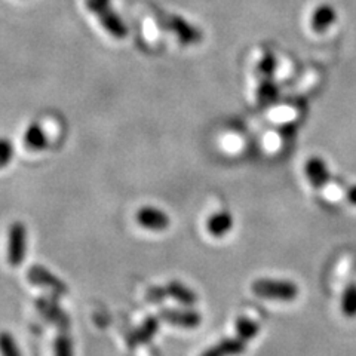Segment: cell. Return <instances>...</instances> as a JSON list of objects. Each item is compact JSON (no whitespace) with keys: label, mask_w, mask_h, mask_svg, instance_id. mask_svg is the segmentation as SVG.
Returning a JSON list of instances; mask_svg holds the SVG:
<instances>
[{"label":"cell","mask_w":356,"mask_h":356,"mask_svg":"<svg viewBox=\"0 0 356 356\" xmlns=\"http://www.w3.org/2000/svg\"><path fill=\"white\" fill-rule=\"evenodd\" d=\"M89 13L95 15L106 31L115 39H125L128 36V26L116 13L111 0H85Z\"/></svg>","instance_id":"cell-1"},{"label":"cell","mask_w":356,"mask_h":356,"mask_svg":"<svg viewBox=\"0 0 356 356\" xmlns=\"http://www.w3.org/2000/svg\"><path fill=\"white\" fill-rule=\"evenodd\" d=\"M251 289L260 298L277 300V302H294L300 293L294 282L280 280H257L252 282Z\"/></svg>","instance_id":"cell-2"},{"label":"cell","mask_w":356,"mask_h":356,"mask_svg":"<svg viewBox=\"0 0 356 356\" xmlns=\"http://www.w3.org/2000/svg\"><path fill=\"white\" fill-rule=\"evenodd\" d=\"M29 233L22 221H14L8 229V250L6 259L9 266L19 267L27 257Z\"/></svg>","instance_id":"cell-3"},{"label":"cell","mask_w":356,"mask_h":356,"mask_svg":"<svg viewBox=\"0 0 356 356\" xmlns=\"http://www.w3.org/2000/svg\"><path fill=\"white\" fill-rule=\"evenodd\" d=\"M27 281L35 286H42L51 289L54 294H67L69 286L58 276H55L49 269L40 264H33L27 270Z\"/></svg>","instance_id":"cell-4"},{"label":"cell","mask_w":356,"mask_h":356,"mask_svg":"<svg viewBox=\"0 0 356 356\" xmlns=\"http://www.w3.org/2000/svg\"><path fill=\"white\" fill-rule=\"evenodd\" d=\"M158 22L162 29L175 33L181 43H196L200 40V33L197 31V29L188 24V22L181 17L171 14H159Z\"/></svg>","instance_id":"cell-5"},{"label":"cell","mask_w":356,"mask_h":356,"mask_svg":"<svg viewBox=\"0 0 356 356\" xmlns=\"http://www.w3.org/2000/svg\"><path fill=\"white\" fill-rule=\"evenodd\" d=\"M159 318L166 324L187 330L197 328L202 322V316L193 309H161Z\"/></svg>","instance_id":"cell-6"},{"label":"cell","mask_w":356,"mask_h":356,"mask_svg":"<svg viewBox=\"0 0 356 356\" xmlns=\"http://www.w3.org/2000/svg\"><path fill=\"white\" fill-rule=\"evenodd\" d=\"M136 220L143 229L152 232H163L171 225L170 216L156 207H141L137 211Z\"/></svg>","instance_id":"cell-7"},{"label":"cell","mask_w":356,"mask_h":356,"mask_svg":"<svg viewBox=\"0 0 356 356\" xmlns=\"http://www.w3.org/2000/svg\"><path fill=\"white\" fill-rule=\"evenodd\" d=\"M36 309L39 314L51 324L57 325L61 331H67L70 327V319L65 312L58 306L55 300L51 298H39L36 302Z\"/></svg>","instance_id":"cell-8"},{"label":"cell","mask_w":356,"mask_h":356,"mask_svg":"<svg viewBox=\"0 0 356 356\" xmlns=\"http://www.w3.org/2000/svg\"><path fill=\"white\" fill-rule=\"evenodd\" d=\"M245 350H247V341L236 336L235 339H222L200 356H239Z\"/></svg>","instance_id":"cell-9"},{"label":"cell","mask_w":356,"mask_h":356,"mask_svg":"<svg viewBox=\"0 0 356 356\" xmlns=\"http://www.w3.org/2000/svg\"><path fill=\"white\" fill-rule=\"evenodd\" d=\"M305 172L310 184L316 188L327 186L330 181L328 166L321 158H310L305 165Z\"/></svg>","instance_id":"cell-10"},{"label":"cell","mask_w":356,"mask_h":356,"mask_svg":"<svg viewBox=\"0 0 356 356\" xmlns=\"http://www.w3.org/2000/svg\"><path fill=\"white\" fill-rule=\"evenodd\" d=\"M158 330H159V318L149 316L137 330H134L131 332L128 344L131 348L140 346V344H146L156 336Z\"/></svg>","instance_id":"cell-11"},{"label":"cell","mask_w":356,"mask_h":356,"mask_svg":"<svg viewBox=\"0 0 356 356\" xmlns=\"http://www.w3.org/2000/svg\"><path fill=\"white\" fill-rule=\"evenodd\" d=\"M207 229L209 235L214 238H222L233 229V217L229 211H220V213L211 216L207 221Z\"/></svg>","instance_id":"cell-12"},{"label":"cell","mask_w":356,"mask_h":356,"mask_svg":"<svg viewBox=\"0 0 356 356\" xmlns=\"http://www.w3.org/2000/svg\"><path fill=\"white\" fill-rule=\"evenodd\" d=\"M165 288L168 297L177 300L178 303L184 306H195L197 303V294L180 281H171L165 285Z\"/></svg>","instance_id":"cell-13"},{"label":"cell","mask_w":356,"mask_h":356,"mask_svg":"<svg viewBox=\"0 0 356 356\" xmlns=\"http://www.w3.org/2000/svg\"><path fill=\"white\" fill-rule=\"evenodd\" d=\"M24 144L29 150L33 152H40L48 147L49 138L47 136V132L42 128L40 124H31L24 134Z\"/></svg>","instance_id":"cell-14"},{"label":"cell","mask_w":356,"mask_h":356,"mask_svg":"<svg viewBox=\"0 0 356 356\" xmlns=\"http://www.w3.org/2000/svg\"><path fill=\"white\" fill-rule=\"evenodd\" d=\"M334 19H336V10L330 6L322 5L315 10L314 17H312V26L318 31H324L332 26Z\"/></svg>","instance_id":"cell-15"},{"label":"cell","mask_w":356,"mask_h":356,"mask_svg":"<svg viewBox=\"0 0 356 356\" xmlns=\"http://www.w3.org/2000/svg\"><path fill=\"white\" fill-rule=\"evenodd\" d=\"M235 327H236V336L241 337L242 340H245L247 343L257 337V334L260 331V327H259L257 322H255L254 319L245 318V316H242L236 321Z\"/></svg>","instance_id":"cell-16"},{"label":"cell","mask_w":356,"mask_h":356,"mask_svg":"<svg viewBox=\"0 0 356 356\" xmlns=\"http://www.w3.org/2000/svg\"><path fill=\"white\" fill-rule=\"evenodd\" d=\"M341 312L344 316L355 318L356 316V284L352 282L344 289L341 297Z\"/></svg>","instance_id":"cell-17"},{"label":"cell","mask_w":356,"mask_h":356,"mask_svg":"<svg viewBox=\"0 0 356 356\" xmlns=\"http://www.w3.org/2000/svg\"><path fill=\"white\" fill-rule=\"evenodd\" d=\"M0 355L2 356H22L14 336L8 331H0Z\"/></svg>","instance_id":"cell-18"},{"label":"cell","mask_w":356,"mask_h":356,"mask_svg":"<svg viewBox=\"0 0 356 356\" xmlns=\"http://www.w3.org/2000/svg\"><path fill=\"white\" fill-rule=\"evenodd\" d=\"M54 355L55 356H73V340L67 334V331H61L54 344Z\"/></svg>","instance_id":"cell-19"},{"label":"cell","mask_w":356,"mask_h":356,"mask_svg":"<svg viewBox=\"0 0 356 356\" xmlns=\"http://www.w3.org/2000/svg\"><path fill=\"white\" fill-rule=\"evenodd\" d=\"M14 144L10 143V140L0 137V170L5 168L6 165H9V162L14 159Z\"/></svg>","instance_id":"cell-20"},{"label":"cell","mask_w":356,"mask_h":356,"mask_svg":"<svg viewBox=\"0 0 356 356\" xmlns=\"http://www.w3.org/2000/svg\"><path fill=\"white\" fill-rule=\"evenodd\" d=\"M166 297H168V294H166V288H165V285H163V286L153 285V286H150V288L147 289V291H146V298H147V302L154 303V305L162 303Z\"/></svg>","instance_id":"cell-21"},{"label":"cell","mask_w":356,"mask_h":356,"mask_svg":"<svg viewBox=\"0 0 356 356\" xmlns=\"http://www.w3.org/2000/svg\"><path fill=\"white\" fill-rule=\"evenodd\" d=\"M346 197H348V202H349L350 205L356 207V184H355V186H350V187L348 188Z\"/></svg>","instance_id":"cell-22"}]
</instances>
